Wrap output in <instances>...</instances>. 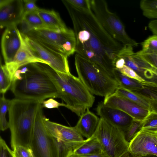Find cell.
I'll return each instance as SVG.
<instances>
[{
  "mask_svg": "<svg viewBox=\"0 0 157 157\" xmlns=\"http://www.w3.org/2000/svg\"><path fill=\"white\" fill-rule=\"evenodd\" d=\"M62 2L73 23L75 52L115 78V63L124 45L105 30L91 10H79Z\"/></svg>",
  "mask_w": 157,
  "mask_h": 157,
  "instance_id": "6da1fadb",
  "label": "cell"
},
{
  "mask_svg": "<svg viewBox=\"0 0 157 157\" xmlns=\"http://www.w3.org/2000/svg\"><path fill=\"white\" fill-rule=\"evenodd\" d=\"M40 64L54 83L58 93V98L65 103L64 107L80 117L87 109L92 106L95 97L78 78L71 73L58 72L47 64Z\"/></svg>",
  "mask_w": 157,
  "mask_h": 157,
  "instance_id": "7a4b0ae2",
  "label": "cell"
},
{
  "mask_svg": "<svg viewBox=\"0 0 157 157\" xmlns=\"http://www.w3.org/2000/svg\"><path fill=\"white\" fill-rule=\"evenodd\" d=\"M42 102L16 98L11 100L8 110V122L12 150L19 145L30 147L36 116Z\"/></svg>",
  "mask_w": 157,
  "mask_h": 157,
  "instance_id": "3957f363",
  "label": "cell"
},
{
  "mask_svg": "<svg viewBox=\"0 0 157 157\" xmlns=\"http://www.w3.org/2000/svg\"><path fill=\"white\" fill-rule=\"evenodd\" d=\"M40 63L28 64L29 71L21 75L20 79L12 82L11 90L16 98L42 102L48 98H58L54 83Z\"/></svg>",
  "mask_w": 157,
  "mask_h": 157,
  "instance_id": "277c9868",
  "label": "cell"
},
{
  "mask_svg": "<svg viewBox=\"0 0 157 157\" xmlns=\"http://www.w3.org/2000/svg\"><path fill=\"white\" fill-rule=\"evenodd\" d=\"M75 58L78 78L92 94L105 98L119 87L115 78L89 61L77 53Z\"/></svg>",
  "mask_w": 157,
  "mask_h": 157,
  "instance_id": "5b68a950",
  "label": "cell"
},
{
  "mask_svg": "<svg viewBox=\"0 0 157 157\" xmlns=\"http://www.w3.org/2000/svg\"><path fill=\"white\" fill-rule=\"evenodd\" d=\"M91 12L105 30L114 39L123 45L133 47L138 43L131 38L119 17L109 9L104 0H90Z\"/></svg>",
  "mask_w": 157,
  "mask_h": 157,
  "instance_id": "8992f818",
  "label": "cell"
},
{
  "mask_svg": "<svg viewBox=\"0 0 157 157\" xmlns=\"http://www.w3.org/2000/svg\"><path fill=\"white\" fill-rule=\"evenodd\" d=\"M24 34L67 57L75 52V36L71 29L66 31L35 29Z\"/></svg>",
  "mask_w": 157,
  "mask_h": 157,
  "instance_id": "52a82bcc",
  "label": "cell"
},
{
  "mask_svg": "<svg viewBox=\"0 0 157 157\" xmlns=\"http://www.w3.org/2000/svg\"><path fill=\"white\" fill-rule=\"evenodd\" d=\"M94 135L109 157H119L128 150L129 142L126 140L123 132L102 118H99Z\"/></svg>",
  "mask_w": 157,
  "mask_h": 157,
  "instance_id": "ba28073f",
  "label": "cell"
},
{
  "mask_svg": "<svg viewBox=\"0 0 157 157\" xmlns=\"http://www.w3.org/2000/svg\"><path fill=\"white\" fill-rule=\"evenodd\" d=\"M42 108L41 103L36 116L30 147L35 157H59L57 140L46 127Z\"/></svg>",
  "mask_w": 157,
  "mask_h": 157,
  "instance_id": "9c48e42d",
  "label": "cell"
},
{
  "mask_svg": "<svg viewBox=\"0 0 157 157\" xmlns=\"http://www.w3.org/2000/svg\"><path fill=\"white\" fill-rule=\"evenodd\" d=\"M22 34L25 40L33 52L46 62L52 69L61 73H71L68 57Z\"/></svg>",
  "mask_w": 157,
  "mask_h": 157,
  "instance_id": "30bf717a",
  "label": "cell"
},
{
  "mask_svg": "<svg viewBox=\"0 0 157 157\" xmlns=\"http://www.w3.org/2000/svg\"><path fill=\"white\" fill-rule=\"evenodd\" d=\"M103 102L105 105L119 109L134 120L141 122L144 121L151 111L114 93L105 97Z\"/></svg>",
  "mask_w": 157,
  "mask_h": 157,
  "instance_id": "8fae6325",
  "label": "cell"
},
{
  "mask_svg": "<svg viewBox=\"0 0 157 157\" xmlns=\"http://www.w3.org/2000/svg\"><path fill=\"white\" fill-rule=\"evenodd\" d=\"M128 151L134 156H157V133L141 130L129 142Z\"/></svg>",
  "mask_w": 157,
  "mask_h": 157,
  "instance_id": "7c38bea8",
  "label": "cell"
},
{
  "mask_svg": "<svg viewBox=\"0 0 157 157\" xmlns=\"http://www.w3.org/2000/svg\"><path fill=\"white\" fill-rule=\"evenodd\" d=\"M22 0H0L1 29L21 23L25 13Z\"/></svg>",
  "mask_w": 157,
  "mask_h": 157,
  "instance_id": "4fadbf2b",
  "label": "cell"
},
{
  "mask_svg": "<svg viewBox=\"0 0 157 157\" xmlns=\"http://www.w3.org/2000/svg\"><path fill=\"white\" fill-rule=\"evenodd\" d=\"M97 114L106 121L124 132L130 127L133 119L124 111L99 102L96 108Z\"/></svg>",
  "mask_w": 157,
  "mask_h": 157,
  "instance_id": "5bb4252c",
  "label": "cell"
},
{
  "mask_svg": "<svg viewBox=\"0 0 157 157\" xmlns=\"http://www.w3.org/2000/svg\"><path fill=\"white\" fill-rule=\"evenodd\" d=\"M21 44L20 30L17 25L6 28L2 35L1 42L2 52L5 64L13 61Z\"/></svg>",
  "mask_w": 157,
  "mask_h": 157,
  "instance_id": "9a60e30c",
  "label": "cell"
},
{
  "mask_svg": "<svg viewBox=\"0 0 157 157\" xmlns=\"http://www.w3.org/2000/svg\"><path fill=\"white\" fill-rule=\"evenodd\" d=\"M21 39V47L13 61L5 64L13 78L16 72L20 68L28 64L40 63L48 65L45 61L37 56L32 50L25 40L22 33L20 31Z\"/></svg>",
  "mask_w": 157,
  "mask_h": 157,
  "instance_id": "2e32d148",
  "label": "cell"
},
{
  "mask_svg": "<svg viewBox=\"0 0 157 157\" xmlns=\"http://www.w3.org/2000/svg\"><path fill=\"white\" fill-rule=\"evenodd\" d=\"M44 122L48 132L58 141L71 143L82 142L84 140L75 126H67L52 122L45 117Z\"/></svg>",
  "mask_w": 157,
  "mask_h": 157,
  "instance_id": "e0dca14e",
  "label": "cell"
},
{
  "mask_svg": "<svg viewBox=\"0 0 157 157\" xmlns=\"http://www.w3.org/2000/svg\"><path fill=\"white\" fill-rule=\"evenodd\" d=\"M118 57L124 58L125 65L140 76H144L145 69H148L150 67L147 63L136 55L134 52L133 47L131 46L124 45L119 54Z\"/></svg>",
  "mask_w": 157,
  "mask_h": 157,
  "instance_id": "ac0fdd59",
  "label": "cell"
},
{
  "mask_svg": "<svg viewBox=\"0 0 157 157\" xmlns=\"http://www.w3.org/2000/svg\"><path fill=\"white\" fill-rule=\"evenodd\" d=\"M99 120V118L88 109L82 114L75 127L82 136L88 139L94 133Z\"/></svg>",
  "mask_w": 157,
  "mask_h": 157,
  "instance_id": "d6986e66",
  "label": "cell"
},
{
  "mask_svg": "<svg viewBox=\"0 0 157 157\" xmlns=\"http://www.w3.org/2000/svg\"><path fill=\"white\" fill-rule=\"evenodd\" d=\"M50 30L56 31H66L68 28L58 13L53 10L39 8L36 11Z\"/></svg>",
  "mask_w": 157,
  "mask_h": 157,
  "instance_id": "ffe728a7",
  "label": "cell"
},
{
  "mask_svg": "<svg viewBox=\"0 0 157 157\" xmlns=\"http://www.w3.org/2000/svg\"><path fill=\"white\" fill-rule=\"evenodd\" d=\"M103 152L101 145L97 137L94 134L85 140L83 144L75 149L73 153L77 155L96 154Z\"/></svg>",
  "mask_w": 157,
  "mask_h": 157,
  "instance_id": "44dd1931",
  "label": "cell"
},
{
  "mask_svg": "<svg viewBox=\"0 0 157 157\" xmlns=\"http://www.w3.org/2000/svg\"><path fill=\"white\" fill-rule=\"evenodd\" d=\"M114 93L151 110L149 101L136 92L119 87Z\"/></svg>",
  "mask_w": 157,
  "mask_h": 157,
  "instance_id": "7402d4cb",
  "label": "cell"
},
{
  "mask_svg": "<svg viewBox=\"0 0 157 157\" xmlns=\"http://www.w3.org/2000/svg\"><path fill=\"white\" fill-rule=\"evenodd\" d=\"M114 75L119 87L136 91H140L142 89L143 85L141 82L125 76L116 69L115 70Z\"/></svg>",
  "mask_w": 157,
  "mask_h": 157,
  "instance_id": "603a6c76",
  "label": "cell"
},
{
  "mask_svg": "<svg viewBox=\"0 0 157 157\" xmlns=\"http://www.w3.org/2000/svg\"><path fill=\"white\" fill-rule=\"evenodd\" d=\"M23 20L28 25L30 31L35 29H49L36 11L25 13Z\"/></svg>",
  "mask_w": 157,
  "mask_h": 157,
  "instance_id": "cb8c5ba5",
  "label": "cell"
},
{
  "mask_svg": "<svg viewBox=\"0 0 157 157\" xmlns=\"http://www.w3.org/2000/svg\"><path fill=\"white\" fill-rule=\"evenodd\" d=\"M140 6L144 16L157 20V0H142Z\"/></svg>",
  "mask_w": 157,
  "mask_h": 157,
  "instance_id": "d4e9b609",
  "label": "cell"
},
{
  "mask_svg": "<svg viewBox=\"0 0 157 157\" xmlns=\"http://www.w3.org/2000/svg\"><path fill=\"white\" fill-rule=\"evenodd\" d=\"M13 78L6 66L2 65L1 62L0 69V92L4 94L11 87Z\"/></svg>",
  "mask_w": 157,
  "mask_h": 157,
  "instance_id": "484cf974",
  "label": "cell"
},
{
  "mask_svg": "<svg viewBox=\"0 0 157 157\" xmlns=\"http://www.w3.org/2000/svg\"><path fill=\"white\" fill-rule=\"evenodd\" d=\"M141 83L142 89L136 92L147 99L157 100V82L146 80Z\"/></svg>",
  "mask_w": 157,
  "mask_h": 157,
  "instance_id": "4316f807",
  "label": "cell"
},
{
  "mask_svg": "<svg viewBox=\"0 0 157 157\" xmlns=\"http://www.w3.org/2000/svg\"><path fill=\"white\" fill-rule=\"evenodd\" d=\"M11 100L6 99L2 94L0 100V129L4 131L9 128V122L6 118V114L8 111Z\"/></svg>",
  "mask_w": 157,
  "mask_h": 157,
  "instance_id": "83f0119b",
  "label": "cell"
},
{
  "mask_svg": "<svg viewBox=\"0 0 157 157\" xmlns=\"http://www.w3.org/2000/svg\"><path fill=\"white\" fill-rule=\"evenodd\" d=\"M142 49L138 53L157 55V35L150 36L141 43Z\"/></svg>",
  "mask_w": 157,
  "mask_h": 157,
  "instance_id": "f1b7e54d",
  "label": "cell"
},
{
  "mask_svg": "<svg viewBox=\"0 0 157 157\" xmlns=\"http://www.w3.org/2000/svg\"><path fill=\"white\" fill-rule=\"evenodd\" d=\"M141 130L157 133V113L151 111L142 121Z\"/></svg>",
  "mask_w": 157,
  "mask_h": 157,
  "instance_id": "f546056e",
  "label": "cell"
},
{
  "mask_svg": "<svg viewBox=\"0 0 157 157\" xmlns=\"http://www.w3.org/2000/svg\"><path fill=\"white\" fill-rule=\"evenodd\" d=\"M142 122L134 120L128 129L123 132L126 140L129 142L141 130Z\"/></svg>",
  "mask_w": 157,
  "mask_h": 157,
  "instance_id": "4dcf8cb0",
  "label": "cell"
},
{
  "mask_svg": "<svg viewBox=\"0 0 157 157\" xmlns=\"http://www.w3.org/2000/svg\"><path fill=\"white\" fill-rule=\"evenodd\" d=\"M12 153L14 157H34L30 147L21 145L16 146L12 150Z\"/></svg>",
  "mask_w": 157,
  "mask_h": 157,
  "instance_id": "1f68e13d",
  "label": "cell"
},
{
  "mask_svg": "<svg viewBox=\"0 0 157 157\" xmlns=\"http://www.w3.org/2000/svg\"><path fill=\"white\" fill-rule=\"evenodd\" d=\"M66 1L76 9L86 11L91 10L90 0H66Z\"/></svg>",
  "mask_w": 157,
  "mask_h": 157,
  "instance_id": "d6a6232c",
  "label": "cell"
},
{
  "mask_svg": "<svg viewBox=\"0 0 157 157\" xmlns=\"http://www.w3.org/2000/svg\"><path fill=\"white\" fill-rule=\"evenodd\" d=\"M118 70L125 76L136 80L141 83L144 82L146 81L135 71L126 65L122 68Z\"/></svg>",
  "mask_w": 157,
  "mask_h": 157,
  "instance_id": "836d02e7",
  "label": "cell"
},
{
  "mask_svg": "<svg viewBox=\"0 0 157 157\" xmlns=\"http://www.w3.org/2000/svg\"><path fill=\"white\" fill-rule=\"evenodd\" d=\"M0 157H14L11 150L5 141L0 136Z\"/></svg>",
  "mask_w": 157,
  "mask_h": 157,
  "instance_id": "e575fe53",
  "label": "cell"
},
{
  "mask_svg": "<svg viewBox=\"0 0 157 157\" xmlns=\"http://www.w3.org/2000/svg\"><path fill=\"white\" fill-rule=\"evenodd\" d=\"M136 55L149 64L157 68V57L153 54H140L136 52Z\"/></svg>",
  "mask_w": 157,
  "mask_h": 157,
  "instance_id": "d590c367",
  "label": "cell"
},
{
  "mask_svg": "<svg viewBox=\"0 0 157 157\" xmlns=\"http://www.w3.org/2000/svg\"><path fill=\"white\" fill-rule=\"evenodd\" d=\"M43 107L48 109L58 108L59 106H64L65 104L60 103L52 98H51L46 100H44L42 102Z\"/></svg>",
  "mask_w": 157,
  "mask_h": 157,
  "instance_id": "8d00e7d4",
  "label": "cell"
},
{
  "mask_svg": "<svg viewBox=\"0 0 157 157\" xmlns=\"http://www.w3.org/2000/svg\"><path fill=\"white\" fill-rule=\"evenodd\" d=\"M24 7L25 13L35 11L39 8L36 4V0H23Z\"/></svg>",
  "mask_w": 157,
  "mask_h": 157,
  "instance_id": "74e56055",
  "label": "cell"
},
{
  "mask_svg": "<svg viewBox=\"0 0 157 157\" xmlns=\"http://www.w3.org/2000/svg\"><path fill=\"white\" fill-rule=\"evenodd\" d=\"M69 157H109L103 152L101 153L96 154L81 155H77L72 153Z\"/></svg>",
  "mask_w": 157,
  "mask_h": 157,
  "instance_id": "f35d334b",
  "label": "cell"
},
{
  "mask_svg": "<svg viewBox=\"0 0 157 157\" xmlns=\"http://www.w3.org/2000/svg\"><path fill=\"white\" fill-rule=\"evenodd\" d=\"M125 65V62L124 58L122 57H118L115 63V68L119 70L122 68Z\"/></svg>",
  "mask_w": 157,
  "mask_h": 157,
  "instance_id": "ab89813d",
  "label": "cell"
},
{
  "mask_svg": "<svg viewBox=\"0 0 157 157\" xmlns=\"http://www.w3.org/2000/svg\"><path fill=\"white\" fill-rule=\"evenodd\" d=\"M119 157H157V156L153 155H147L142 156H134L128 150Z\"/></svg>",
  "mask_w": 157,
  "mask_h": 157,
  "instance_id": "60d3db41",
  "label": "cell"
},
{
  "mask_svg": "<svg viewBox=\"0 0 157 157\" xmlns=\"http://www.w3.org/2000/svg\"><path fill=\"white\" fill-rule=\"evenodd\" d=\"M146 99L149 102L151 111L157 113V100Z\"/></svg>",
  "mask_w": 157,
  "mask_h": 157,
  "instance_id": "b9f144b4",
  "label": "cell"
},
{
  "mask_svg": "<svg viewBox=\"0 0 157 157\" xmlns=\"http://www.w3.org/2000/svg\"><path fill=\"white\" fill-rule=\"evenodd\" d=\"M144 75L145 78L148 79H151L153 77L154 75L149 69H145Z\"/></svg>",
  "mask_w": 157,
  "mask_h": 157,
  "instance_id": "7bdbcfd3",
  "label": "cell"
},
{
  "mask_svg": "<svg viewBox=\"0 0 157 157\" xmlns=\"http://www.w3.org/2000/svg\"><path fill=\"white\" fill-rule=\"evenodd\" d=\"M149 65L151 67L148 69L151 71L154 75L157 76V68L151 64Z\"/></svg>",
  "mask_w": 157,
  "mask_h": 157,
  "instance_id": "ee69618b",
  "label": "cell"
},
{
  "mask_svg": "<svg viewBox=\"0 0 157 157\" xmlns=\"http://www.w3.org/2000/svg\"><path fill=\"white\" fill-rule=\"evenodd\" d=\"M156 56L157 57V55H156Z\"/></svg>",
  "mask_w": 157,
  "mask_h": 157,
  "instance_id": "f6af8a7d",
  "label": "cell"
},
{
  "mask_svg": "<svg viewBox=\"0 0 157 157\" xmlns=\"http://www.w3.org/2000/svg\"><path fill=\"white\" fill-rule=\"evenodd\" d=\"M34 157H35V156H34Z\"/></svg>",
  "mask_w": 157,
  "mask_h": 157,
  "instance_id": "bcb514c9",
  "label": "cell"
}]
</instances>
